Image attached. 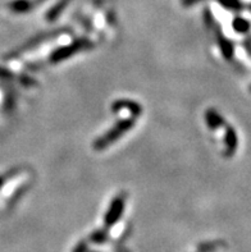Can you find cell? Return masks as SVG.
I'll use <instances>...</instances> for the list:
<instances>
[{
	"instance_id": "obj_10",
	"label": "cell",
	"mask_w": 251,
	"mask_h": 252,
	"mask_svg": "<svg viewBox=\"0 0 251 252\" xmlns=\"http://www.w3.org/2000/svg\"><path fill=\"white\" fill-rule=\"evenodd\" d=\"M68 3H70V0H59V1H58V3L55 4V5L53 6L50 10H49V13H48L49 21H53V19L57 18V17L62 13V10H63L64 8L67 6Z\"/></svg>"
},
{
	"instance_id": "obj_11",
	"label": "cell",
	"mask_w": 251,
	"mask_h": 252,
	"mask_svg": "<svg viewBox=\"0 0 251 252\" xmlns=\"http://www.w3.org/2000/svg\"><path fill=\"white\" fill-rule=\"evenodd\" d=\"M222 6H224L226 9L233 10V12H240L244 9V4L241 0H218Z\"/></svg>"
},
{
	"instance_id": "obj_8",
	"label": "cell",
	"mask_w": 251,
	"mask_h": 252,
	"mask_svg": "<svg viewBox=\"0 0 251 252\" xmlns=\"http://www.w3.org/2000/svg\"><path fill=\"white\" fill-rule=\"evenodd\" d=\"M35 5L31 0H13L9 4V9L14 13H26L32 9Z\"/></svg>"
},
{
	"instance_id": "obj_1",
	"label": "cell",
	"mask_w": 251,
	"mask_h": 252,
	"mask_svg": "<svg viewBox=\"0 0 251 252\" xmlns=\"http://www.w3.org/2000/svg\"><path fill=\"white\" fill-rule=\"evenodd\" d=\"M135 121L134 119H126V121L119 122L115 127H113L108 133L103 134L102 137L98 138L95 141V144H94V147H95L96 150H103L105 147H108L109 145H111L113 142L118 140L119 137H122L128 129L134 127Z\"/></svg>"
},
{
	"instance_id": "obj_9",
	"label": "cell",
	"mask_w": 251,
	"mask_h": 252,
	"mask_svg": "<svg viewBox=\"0 0 251 252\" xmlns=\"http://www.w3.org/2000/svg\"><path fill=\"white\" fill-rule=\"evenodd\" d=\"M232 27L237 33H248L251 29V23L244 17H236L232 22Z\"/></svg>"
},
{
	"instance_id": "obj_13",
	"label": "cell",
	"mask_w": 251,
	"mask_h": 252,
	"mask_svg": "<svg viewBox=\"0 0 251 252\" xmlns=\"http://www.w3.org/2000/svg\"><path fill=\"white\" fill-rule=\"evenodd\" d=\"M249 10H250V12H251V4H250V5H249Z\"/></svg>"
},
{
	"instance_id": "obj_5",
	"label": "cell",
	"mask_w": 251,
	"mask_h": 252,
	"mask_svg": "<svg viewBox=\"0 0 251 252\" xmlns=\"http://www.w3.org/2000/svg\"><path fill=\"white\" fill-rule=\"evenodd\" d=\"M205 122H207L208 127L210 129H218V128L223 127L224 123H226L224 118L216 110H214V109L207 110V113H205Z\"/></svg>"
},
{
	"instance_id": "obj_12",
	"label": "cell",
	"mask_w": 251,
	"mask_h": 252,
	"mask_svg": "<svg viewBox=\"0 0 251 252\" xmlns=\"http://www.w3.org/2000/svg\"><path fill=\"white\" fill-rule=\"evenodd\" d=\"M200 1H203V0H182V5L191 6L196 3H200Z\"/></svg>"
},
{
	"instance_id": "obj_4",
	"label": "cell",
	"mask_w": 251,
	"mask_h": 252,
	"mask_svg": "<svg viewBox=\"0 0 251 252\" xmlns=\"http://www.w3.org/2000/svg\"><path fill=\"white\" fill-rule=\"evenodd\" d=\"M239 147V136L232 126H227L226 133H224V155L231 158L235 155Z\"/></svg>"
},
{
	"instance_id": "obj_3",
	"label": "cell",
	"mask_w": 251,
	"mask_h": 252,
	"mask_svg": "<svg viewBox=\"0 0 251 252\" xmlns=\"http://www.w3.org/2000/svg\"><path fill=\"white\" fill-rule=\"evenodd\" d=\"M124 202H126V197L123 195H119L113 200V202H111L108 209V213L105 215V223H107L108 227L117 223L118 219L121 218L124 209Z\"/></svg>"
},
{
	"instance_id": "obj_14",
	"label": "cell",
	"mask_w": 251,
	"mask_h": 252,
	"mask_svg": "<svg viewBox=\"0 0 251 252\" xmlns=\"http://www.w3.org/2000/svg\"><path fill=\"white\" fill-rule=\"evenodd\" d=\"M250 93H251V86H250Z\"/></svg>"
},
{
	"instance_id": "obj_6",
	"label": "cell",
	"mask_w": 251,
	"mask_h": 252,
	"mask_svg": "<svg viewBox=\"0 0 251 252\" xmlns=\"http://www.w3.org/2000/svg\"><path fill=\"white\" fill-rule=\"evenodd\" d=\"M218 42H219V48L220 51H222L223 57L226 58L227 61H231L233 58V54H235V46H233L232 42L222 35L218 38Z\"/></svg>"
},
{
	"instance_id": "obj_2",
	"label": "cell",
	"mask_w": 251,
	"mask_h": 252,
	"mask_svg": "<svg viewBox=\"0 0 251 252\" xmlns=\"http://www.w3.org/2000/svg\"><path fill=\"white\" fill-rule=\"evenodd\" d=\"M91 44H90L87 40H78V41L73 42V44L68 45V46H64V48H59L58 50H55L50 57V61L53 63H58V62L66 61L67 58L72 57L73 54L78 53L80 50L85 48H90Z\"/></svg>"
},
{
	"instance_id": "obj_7",
	"label": "cell",
	"mask_w": 251,
	"mask_h": 252,
	"mask_svg": "<svg viewBox=\"0 0 251 252\" xmlns=\"http://www.w3.org/2000/svg\"><path fill=\"white\" fill-rule=\"evenodd\" d=\"M122 109H128V110L135 115H139L141 113L140 105L134 101H128V100L123 101V100H121V101H117L115 104H113V112H114V110L115 112H119Z\"/></svg>"
}]
</instances>
